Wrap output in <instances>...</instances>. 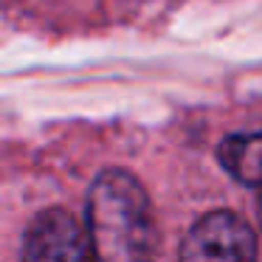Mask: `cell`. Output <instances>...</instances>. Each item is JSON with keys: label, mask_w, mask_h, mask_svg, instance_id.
<instances>
[{"label": "cell", "mask_w": 262, "mask_h": 262, "mask_svg": "<svg viewBox=\"0 0 262 262\" xmlns=\"http://www.w3.org/2000/svg\"><path fill=\"white\" fill-rule=\"evenodd\" d=\"M85 226L93 256L104 262L147 259L158 243L147 189L124 169H104L93 181Z\"/></svg>", "instance_id": "cell-1"}, {"label": "cell", "mask_w": 262, "mask_h": 262, "mask_svg": "<svg viewBox=\"0 0 262 262\" xmlns=\"http://www.w3.org/2000/svg\"><path fill=\"white\" fill-rule=\"evenodd\" d=\"M256 256V234L248 223L234 211H211L189 228L181 245V259L209 262L228 259L245 262Z\"/></svg>", "instance_id": "cell-2"}, {"label": "cell", "mask_w": 262, "mask_h": 262, "mask_svg": "<svg viewBox=\"0 0 262 262\" xmlns=\"http://www.w3.org/2000/svg\"><path fill=\"white\" fill-rule=\"evenodd\" d=\"M23 256L29 262H79L91 259V237L88 226H82L68 209H48L34 217L23 239Z\"/></svg>", "instance_id": "cell-3"}, {"label": "cell", "mask_w": 262, "mask_h": 262, "mask_svg": "<svg viewBox=\"0 0 262 262\" xmlns=\"http://www.w3.org/2000/svg\"><path fill=\"white\" fill-rule=\"evenodd\" d=\"M217 158L234 181L245 186H262V133H239L223 138Z\"/></svg>", "instance_id": "cell-4"}, {"label": "cell", "mask_w": 262, "mask_h": 262, "mask_svg": "<svg viewBox=\"0 0 262 262\" xmlns=\"http://www.w3.org/2000/svg\"><path fill=\"white\" fill-rule=\"evenodd\" d=\"M259 226H262V194H259Z\"/></svg>", "instance_id": "cell-5"}]
</instances>
